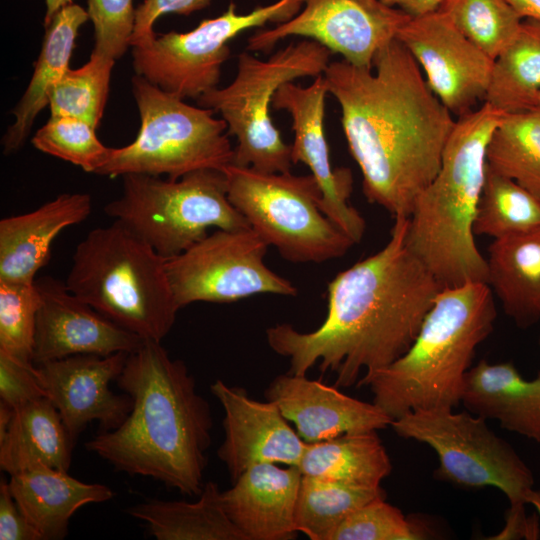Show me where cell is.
<instances>
[{
  "instance_id": "cell-1",
  "label": "cell",
  "mask_w": 540,
  "mask_h": 540,
  "mask_svg": "<svg viewBox=\"0 0 540 540\" xmlns=\"http://www.w3.org/2000/svg\"><path fill=\"white\" fill-rule=\"evenodd\" d=\"M373 67L374 73L334 61L323 76L328 93L340 105L366 199L393 217H409L417 197L439 171L456 120L398 39L377 51Z\"/></svg>"
},
{
  "instance_id": "cell-2",
  "label": "cell",
  "mask_w": 540,
  "mask_h": 540,
  "mask_svg": "<svg viewBox=\"0 0 540 540\" xmlns=\"http://www.w3.org/2000/svg\"><path fill=\"white\" fill-rule=\"evenodd\" d=\"M407 227L408 217H394L387 244L330 281L317 329L267 328L270 348L289 360L288 373L306 375L318 363L335 374L334 386L351 387L408 350L443 287L409 248Z\"/></svg>"
},
{
  "instance_id": "cell-3",
  "label": "cell",
  "mask_w": 540,
  "mask_h": 540,
  "mask_svg": "<svg viewBox=\"0 0 540 540\" xmlns=\"http://www.w3.org/2000/svg\"><path fill=\"white\" fill-rule=\"evenodd\" d=\"M132 401L124 421L85 447L116 470L150 477L182 494L199 496L213 420L185 363L161 342L147 340L128 354L115 380Z\"/></svg>"
},
{
  "instance_id": "cell-4",
  "label": "cell",
  "mask_w": 540,
  "mask_h": 540,
  "mask_svg": "<svg viewBox=\"0 0 540 540\" xmlns=\"http://www.w3.org/2000/svg\"><path fill=\"white\" fill-rule=\"evenodd\" d=\"M503 114L484 102L457 118L439 171L408 217V246L442 287L487 283V260L477 248L474 221L486 175V148Z\"/></svg>"
},
{
  "instance_id": "cell-5",
  "label": "cell",
  "mask_w": 540,
  "mask_h": 540,
  "mask_svg": "<svg viewBox=\"0 0 540 540\" xmlns=\"http://www.w3.org/2000/svg\"><path fill=\"white\" fill-rule=\"evenodd\" d=\"M495 319L487 283L443 287L408 350L357 386H368L373 403L392 420L411 411L453 409L461 401L476 348L492 332Z\"/></svg>"
},
{
  "instance_id": "cell-6",
  "label": "cell",
  "mask_w": 540,
  "mask_h": 540,
  "mask_svg": "<svg viewBox=\"0 0 540 540\" xmlns=\"http://www.w3.org/2000/svg\"><path fill=\"white\" fill-rule=\"evenodd\" d=\"M65 283L101 315L145 341L161 342L180 310L167 259L116 220L78 243Z\"/></svg>"
},
{
  "instance_id": "cell-7",
  "label": "cell",
  "mask_w": 540,
  "mask_h": 540,
  "mask_svg": "<svg viewBox=\"0 0 540 540\" xmlns=\"http://www.w3.org/2000/svg\"><path fill=\"white\" fill-rule=\"evenodd\" d=\"M331 51L314 40L290 43L266 60L248 52L238 56L235 79L198 98L201 107L220 113L227 134L237 138L231 164L265 173L290 172L291 146L287 145L270 116V104L285 83L322 75Z\"/></svg>"
},
{
  "instance_id": "cell-8",
  "label": "cell",
  "mask_w": 540,
  "mask_h": 540,
  "mask_svg": "<svg viewBox=\"0 0 540 540\" xmlns=\"http://www.w3.org/2000/svg\"><path fill=\"white\" fill-rule=\"evenodd\" d=\"M122 179V193L104 207L106 215L166 259L206 237L210 228H251L229 201L221 170L200 169L176 180L137 173Z\"/></svg>"
},
{
  "instance_id": "cell-9",
  "label": "cell",
  "mask_w": 540,
  "mask_h": 540,
  "mask_svg": "<svg viewBox=\"0 0 540 540\" xmlns=\"http://www.w3.org/2000/svg\"><path fill=\"white\" fill-rule=\"evenodd\" d=\"M132 93L141 121L137 137L111 148L97 174H166L176 180L200 169L222 171L232 163L227 124L212 109L191 106L139 75L132 77Z\"/></svg>"
},
{
  "instance_id": "cell-10",
  "label": "cell",
  "mask_w": 540,
  "mask_h": 540,
  "mask_svg": "<svg viewBox=\"0 0 540 540\" xmlns=\"http://www.w3.org/2000/svg\"><path fill=\"white\" fill-rule=\"evenodd\" d=\"M222 171L229 201L284 259L322 263L355 244L322 212V192L312 174L265 173L234 164Z\"/></svg>"
},
{
  "instance_id": "cell-11",
  "label": "cell",
  "mask_w": 540,
  "mask_h": 540,
  "mask_svg": "<svg viewBox=\"0 0 540 540\" xmlns=\"http://www.w3.org/2000/svg\"><path fill=\"white\" fill-rule=\"evenodd\" d=\"M390 426L405 439L430 446L437 454L435 475L462 488L494 487L510 505H526L534 488L532 471L486 419L470 412L432 409L408 412Z\"/></svg>"
},
{
  "instance_id": "cell-12",
  "label": "cell",
  "mask_w": 540,
  "mask_h": 540,
  "mask_svg": "<svg viewBox=\"0 0 540 540\" xmlns=\"http://www.w3.org/2000/svg\"><path fill=\"white\" fill-rule=\"evenodd\" d=\"M303 4L304 0H278L238 14L231 2L222 15L204 19L189 32L156 34L149 44L134 46V71L165 92L181 99H198L217 87L222 65L230 56L231 39L269 22H287Z\"/></svg>"
},
{
  "instance_id": "cell-13",
  "label": "cell",
  "mask_w": 540,
  "mask_h": 540,
  "mask_svg": "<svg viewBox=\"0 0 540 540\" xmlns=\"http://www.w3.org/2000/svg\"><path fill=\"white\" fill-rule=\"evenodd\" d=\"M269 245L252 229H215L167 259L180 309L194 302L231 303L257 294L295 296L296 287L264 263Z\"/></svg>"
},
{
  "instance_id": "cell-14",
  "label": "cell",
  "mask_w": 540,
  "mask_h": 540,
  "mask_svg": "<svg viewBox=\"0 0 540 540\" xmlns=\"http://www.w3.org/2000/svg\"><path fill=\"white\" fill-rule=\"evenodd\" d=\"M304 5L289 21L253 34L247 49L266 53L281 39L303 36L352 65L373 68L377 51L412 18L380 0H304Z\"/></svg>"
},
{
  "instance_id": "cell-15",
  "label": "cell",
  "mask_w": 540,
  "mask_h": 540,
  "mask_svg": "<svg viewBox=\"0 0 540 540\" xmlns=\"http://www.w3.org/2000/svg\"><path fill=\"white\" fill-rule=\"evenodd\" d=\"M396 39L424 69L428 86L453 115L461 117L485 100L494 60L443 13L412 17Z\"/></svg>"
},
{
  "instance_id": "cell-16",
  "label": "cell",
  "mask_w": 540,
  "mask_h": 540,
  "mask_svg": "<svg viewBox=\"0 0 540 540\" xmlns=\"http://www.w3.org/2000/svg\"><path fill=\"white\" fill-rule=\"evenodd\" d=\"M328 93L323 74L308 87L293 82L283 84L275 93L273 108L286 110L292 118L294 142L291 160L307 165L318 182L321 210L354 243L360 242L366 229L365 219L350 203L352 173L348 168L333 169L324 130L325 97Z\"/></svg>"
},
{
  "instance_id": "cell-17",
  "label": "cell",
  "mask_w": 540,
  "mask_h": 540,
  "mask_svg": "<svg viewBox=\"0 0 540 540\" xmlns=\"http://www.w3.org/2000/svg\"><path fill=\"white\" fill-rule=\"evenodd\" d=\"M35 287L39 295L35 365L74 355L131 353L145 342L81 300L65 282L43 276L36 278Z\"/></svg>"
},
{
  "instance_id": "cell-18",
  "label": "cell",
  "mask_w": 540,
  "mask_h": 540,
  "mask_svg": "<svg viewBox=\"0 0 540 540\" xmlns=\"http://www.w3.org/2000/svg\"><path fill=\"white\" fill-rule=\"evenodd\" d=\"M128 354L74 355L36 365L47 398L73 444L90 422L97 421L101 431H109L129 414L131 398L115 394L109 387L122 372Z\"/></svg>"
},
{
  "instance_id": "cell-19",
  "label": "cell",
  "mask_w": 540,
  "mask_h": 540,
  "mask_svg": "<svg viewBox=\"0 0 540 540\" xmlns=\"http://www.w3.org/2000/svg\"><path fill=\"white\" fill-rule=\"evenodd\" d=\"M224 410V441L217 451L231 482L261 463L298 467L306 442L272 401L251 398L242 387L216 380L210 386Z\"/></svg>"
},
{
  "instance_id": "cell-20",
  "label": "cell",
  "mask_w": 540,
  "mask_h": 540,
  "mask_svg": "<svg viewBox=\"0 0 540 540\" xmlns=\"http://www.w3.org/2000/svg\"><path fill=\"white\" fill-rule=\"evenodd\" d=\"M265 397L279 407L306 443L347 433L377 431L393 421L375 403L350 397L336 386L306 375L276 376L265 390Z\"/></svg>"
},
{
  "instance_id": "cell-21",
  "label": "cell",
  "mask_w": 540,
  "mask_h": 540,
  "mask_svg": "<svg viewBox=\"0 0 540 540\" xmlns=\"http://www.w3.org/2000/svg\"><path fill=\"white\" fill-rule=\"evenodd\" d=\"M301 479V472L294 466L253 465L222 492L224 508L247 540L295 539Z\"/></svg>"
},
{
  "instance_id": "cell-22",
  "label": "cell",
  "mask_w": 540,
  "mask_h": 540,
  "mask_svg": "<svg viewBox=\"0 0 540 540\" xmlns=\"http://www.w3.org/2000/svg\"><path fill=\"white\" fill-rule=\"evenodd\" d=\"M92 199L64 193L37 209L0 220V281L34 283L58 234L87 219Z\"/></svg>"
},
{
  "instance_id": "cell-23",
  "label": "cell",
  "mask_w": 540,
  "mask_h": 540,
  "mask_svg": "<svg viewBox=\"0 0 540 540\" xmlns=\"http://www.w3.org/2000/svg\"><path fill=\"white\" fill-rule=\"evenodd\" d=\"M460 402L468 412L540 443V374L527 380L511 361L481 360L467 371Z\"/></svg>"
},
{
  "instance_id": "cell-24",
  "label": "cell",
  "mask_w": 540,
  "mask_h": 540,
  "mask_svg": "<svg viewBox=\"0 0 540 540\" xmlns=\"http://www.w3.org/2000/svg\"><path fill=\"white\" fill-rule=\"evenodd\" d=\"M9 489L41 540L63 539L69 521L81 507L113 497L103 484L86 483L48 466H36L10 475Z\"/></svg>"
},
{
  "instance_id": "cell-25",
  "label": "cell",
  "mask_w": 540,
  "mask_h": 540,
  "mask_svg": "<svg viewBox=\"0 0 540 540\" xmlns=\"http://www.w3.org/2000/svg\"><path fill=\"white\" fill-rule=\"evenodd\" d=\"M89 19L88 12L78 4H68L59 10L45 26V35L34 72L23 96L12 110L15 122L3 139V151L10 154L25 142L35 118L49 105L54 85L68 70L80 27Z\"/></svg>"
},
{
  "instance_id": "cell-26",
  "label": "cell",
  "mask_w": 540,
  "mask_h": 540,
  "mask_svg": "<svg viewBox=\"0 0 540 540\" xmlns=\"http://www.w3.org/2000/svg\"><path fill=\"white\" fill-rule=\"evenodd\" d=\"M487 284L520 328L540 319V229L494 239L488 249Z\"/></svg>"
},
{
  "instance_id": "cell-27",
  "label": "cell",
  "mask_w": 540,
  "mask_h": 540,
  "mask_svg": "<svg viewBox=\"0 0 540 540\" xmlns=\"http://www.w3.org/2000/svg\"><path fill=\"white\" fill-rule=\"evenodd\" d=\"M73 446L56 407L43 397L15 409L0 437V468L9 475L41 465L68 472Z\"/></svg>"
},
{
  "instance_id": "cell-28",
  "label": "cell",
  "mask_w": 540,
  "mask_h": 540,
  "mask_svg": "<svg viewBox=\"0 0 540 540\" xmlns=\"http://www.w3.org/2000/svg\"><path fill=\"white\" fill-rule=\"evenodd\" d=\"M222 492L208 481L195 502L151 500L126 513L144 522L157 540H247L228 516Z\"/></svg>"
},
{
  "instance_id": "cell-29",
  "label": "cell",
  "mask_w": 540,
  "mask_h": 540,
  "mask_svg": "<svg viewBox=\"0 0 540 540\" xmlns=\"http://www.w3.org/2000/svg\"><path fill=\"white\" fill-rule=\"evenodd\" d=\"M297 468L302 476L375 487L392 464L377 431H365L306 443Z\"/></svg>"
},
{
  "instance_id": "cell-30",
  "label": "cell",
  "mask_w": 540,
  "mask_h": 540,
  "mask_svg": "<svg viewBox=\"0 0 540 540\" xmlns=\"http://www.w3.org/2000/svg\"><path fill=\"white\" fill-rule=\"evenodd\" d=\"M540 93V19L524 18L494 59L484 102L504 113L537 107Z\"/></svg>"
},
{
  "instance_id": "cell-31",
  "label": "cell",
  "mask_w": 540,
  "mask_h": 540,
  "mask_svg": "<svg viewBox=\"0 0 540 540\" xmlns=\"http://www.w3.org/2000/svg\"><path fill=\"white\" fill-rule=\"evenodd\" d=\"M486 165L540 197V106L502 115L486 148Z\"/></svg>"
},
{
  "instance_id": "cell-32",
  "label": "cell",
  "mask_w": 540,
  "mask_h": 540,
  "mask_svg": "<svg viewBox=\"0 0 540 540\" xmlns=\"http://www.w3.org/2000/svg\"><path fill=\"white\" fill-rule=\"evenodd\" d=\"M380 498H385L381 486L302 476L295 509L296 530L311 540H330L351 513Z\"/></svg>"
},
{
  "instance_id": "cell-33",
  "label": "cell",
  "mask_w": 540,
  "mask_h": 540,
  "mask_svg": "<svg viewBox=\"0 0 540 540\" xmlns=\"http://www.w3.org/2000/svg\"><path fill=\"white\" fill-rule=\"evenodd\" d=\"M537 229H540V197L486 165L474 234L500 239Z\"/></svg>"
},
{
  "instance_id": "cell-34",
  "label": "cell",
  "mask_w": 540,
  "mask_h": 540,
  "mask_svg": "<svg viewBox=\"0 0 540 540\" xmlns=\"http://www.w3.org/2000/svg\"><path fill=\"white\" fill-rule=\"evenodd\" d=\"M114 63L115 60L92 51L82 67L68 68L51 91V115L75 117L97 129L108 99Z\"/></svg>"
},
{
  "instance_id": "cell-35",
  "label": "cell",
  "mask_w": 540,
  "mask_h": 540,
  "mask_svg": "<svg viewBox=\"0 0 540 540\" xmlns=\"http://www.w3.org/2000/svg\"><path fill=\"white\" fill-rule=\"evenodd\" d=\"M438 11L493 60L514 39L523 20L506 0H445Z\"/></svg>"
},
{
  "instance_id": "cell-36",
  "label": "cell",
  "mask_w": 540,
  "mask_h": 540,
  "mask_svg": "<svg viewBox=\"0 0 540 540\" xmlns=\"http://www.w3.org/2000/svg\"><path fill=\"white\" fill-rule=\"evenodd\" d=\"M95 128L84 120L51 115L33 136V146L46 154L95 173L106 163L110 149L97 138Z\"/></svg>"
},
{
  "instance_id": "cell-37",
  "label": "cell",
  "mask_w": 540,
  "mask_h": 540,
  "mask_svg": "<svg viewBox=\"0 0 540 540\" xmlns=\"http://www.w3.org/2000/svg\"><path fill=\"white\" fill-rule=\"evenodd\" d=\"M39 295L34 283L0 281V351L33 363Z\"/></svg>"
},
{
  "instance_id": "cell-38",
  "label": "cell",
  "mask_w": 540,
  "mask_h": 540,
  "mask_svg": "<svg viewBox=\"0 0 540 540\" xmlns=\"http://www.w3.org/2000/svg\"><path fill=\"white\" fill-rule=\"evenodd\" d=\"M428 535L422 523L380 498L351 513L330 540H421Z\"/></svg>"
},
{
  "instance_id": "cell-39",
  "label": "cell",
  "mask_w": 540,
  "mask_h": 540,
  "mask_svg": "<svg viewBox=\"0 0 540 540\" xmlns=\"http://www.w3.org/2000/svg\"><path fill=\"white\" fill-rule=\"evenodd\" d=\"M88 15L94 25L93 52L118 60L131 46L136 9L133 0H87Z\"/></svg>"
},
{
  "instance_id": "cell-40",
  "label": "cell",
  "mask_w": 540,
  "mask_h": 540,
  "mask_svg": "<svg viewBox=\"0 0 540 540\" xmlns=\"http://www.w3.org/2000/svg\"><path fill=\"white\" fill-rule=\"evenodd\" d=\"M47 397L37 367L0 351V402L17 409Z\"/></svg>"
},
{
  "instance_id": "cell-41",
  "label": "cell",
  "mask_w": 540,
  "mask_h": 540,
  "mask_svg": "<svg viewBox=\"0 0 540 540\" xmlns=\"http://www.w3.org/2000/svg\"><path fill=\"white\" fill-rule=\"evenodd\" d=\"M210 2L211 0H144L136 8L131 46H145L154 39L156 34L153 25L160 16L168 13L190 15L207 7Z\"/></svg>"
},
{
  "instance_id": "cell-42",
  "label": "cell",
  "mask_w": 540,
  "mask_h": 540,
  "mask_svg": "<svg viewBox=\"0 0 540 540\" xmlns=\"http://www.w3.org/2000/svg\"><path fill=\"white\" fill-rule=\"evenodd\" d=\"M0 540H41L18 506L8 481L0 482Z\"/></svg>"
},
{
  "instance_id": "cell-43",
  "label": "cell",
  "mask_w": 540,
  "mask_h": 540,
  "mask_svg": "<svg viewBox=\"0 0 540 540\" xmlns=\"http://www.w3.org/2000/svg\"><path fill=\"white\" fill-rule=\"evenodd\" d=\"M505 520L501 531L488 539H538L540 536L537 516L528 517L525 513V505H510Z\"/></svg>"
},
{
  "instance_id": "cell-44",
  "label": "cell",
  "mask_w": 540,
  "mask_h": 540,
  "mask_svg": "<svg viewBox=\"0 0 540 540\" xmlns=\"http://www.w3.org/2000/svg\"><path fill=\"white\" fill-rule=\"evenodd\" d=\"M384 4L399 7L411 17H419L437 11L445 0H380Z\"/></svg>"
},
{
  "instance_id": "cell-45",
  "label": "cell",
  "mask_w": 540,
  "mask_h": 540,
  "mask_svg": "<svg viewBox=\"0 0 540 540\" xmlns=\"http://www.w3.org/2000/svg\"><path fill=\"white\" fill-rule=\"evenodd\" d=\"M524 18L540 19V0H506Z\"/></svg>"
},
{
  "instance_id": "cell-46",
  "label": "cell",
  "mask_w": 540,
  "mask_h": 540,
  "mask_svg": "<svg viewBox=\"0 0 540 540\" xmlns=\"http://www.w3.org/2000/svg\"><path fill=\"white\" fill-rule=\"evenodd\" d=\"M46 2V14L44 17V27L47 26L54 15L61 10L64 6L73 3V0H45Z\"/></svg>"
},
{
  "instance_id": "cell-47",
  "label": "cell",
  "mask_w": 540,
  "mask_h": 540,
  "mask_svg": "<svg viewBox=\"0 0 540 540\" xmlns=\"http://www.w3.org/2000/svg\"><path fill=\"white\" fill-rule=\"evenodd\" d=\"M526 503L533 505L540 516V489L533 488L527 496Z\"/></svg>"
},
{
  "instance_id": "cell-48",
  "label": "cell",
  "mask_w": 540,
  "mask_h": 540,
  "mask_svg": "<svg viewBox=\"0 0 540 540\" xmlns=\"http://www.w3.org/2000/svg\"><path fill=\"white\" fill-rule=\"evenodd\" d=\"M538 106H540V93H539V95H538V97H537V107H538Z\"/></svg>"
},
{
  "instance_id": "cell-49",
  "label": "cell",
  "mask_w": 540,
  "mask_h": 540,
  "mask_svg": "<svg viewBox=\"0 0 540 540\" xmlns=\"http://www.w3.org/2000/svg\"><path fill=\"white\" fill-rule=\"evenodd\" d=\"M539 345H540V340H539Z\"/></svg>"
}]
</instances>
